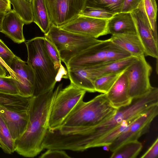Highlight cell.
Wrapping results in <instances>:
<instances>
[{
	"label": "cell",
	"instance_id": "obj_14",
	"mask_svg": "<svg viewBox=\"0 0 158 158\" xmlns=\"http://www.w3.org/2000/svg\"><path fill=\"white\" fill-rule=\"evenodd\" d=\"M0 114L15 141L26 130L29 120L28 111H19L0 106Z\"/></svg>",
	"mask_w": 158,
	"mask_h": 158
},
{
	"label": "cell",
	"instance_id": "obj_26",
	"mask_svg": "<svg viewBox=\"0 0 158 158\" xmlns=\"http://www.w3.org/2000/svg\"><path fill=\"white\" fill-rule=\"evenodd\" d=\"M142 3L153 31L155 40L158 44L156 24L157 9L156 0H142Z\"/></svg>",
	"mask_w": 158,
	"mask_h": 158
},
{
	"label": "cell",
	"instance_id": "obj_12",
	"mask_svg": "<svg viewBox=\"0 0 158 158\" xmlns=\"http://www.w3.org/2000/svg\"><path fill=\"white\" fill-rule=\"evenodd\" d=\"M108 20L79 15L59 27L68 31L97 39L109 34Z\"/></svg>",
	"mask_w": 158,
	"mask_h": 158
},
{
	"label": "cell",
	"instance_id": "obj_19",
	"mask_svg": "<svg viewBox=\"0 0 158 158\" xmlns=\"http://www.w3.org/2000/svg\"><path fill=\"white\" fill-rule=\"evenodd\" d=\"M137 58L136 57L131 56L102 65L89 67L94 81L96 77L102 75L124 70Z\"/></svg>",
	"mask_w": 158,
	"mask_h": 158
},
{
	"label": "cell",
	"instance_id": "obj_39",
	"mask_svg": "<svg viewBox=\"0 0 158 158\" xmlns=\"http://www.w3.org/2000/svg\"><path fill=\"white\" fill-rule=\"evenodd\" d=\"M2 0L4 1V2H5L7 3H10L9 0Z\"/></svg>",
	"mask_w": 158,
	"mask_h": 158
},
{
	"label": "cell",
	"instance_id": "obj_16",
	"mask_svg": "<svg viewBox=\"0 0 158 158\" xmlns=\"http://www.w3.org/2000/svg\"><path fill=\"white\" fill-rule=\"evenodd\" d=\"M25 24L18 14L13 9L7 12L2 23L1 32L5 34L15 43L24 42L23 27Z\"/></svg>",
	"mask_w": 158,
	"mask_h": 158
},
{
	"label": "cell",
	"instance_id": "obj_22",
	"mask_svg": "<svg viewBox=\"0 0 158 158\" xmlns=\"http://www.w3.org/2000/svg\"><path fill=\"white\" fill-rule=\"evenodd\" d=\"M142 148V143L138 140L127 142L113 152L111 158H135Z\"/></svg>",
	"mask_w": 158,
	"mask_h": 158
},
{
	"label": "cell",
	"instance_id": "obj_17",
	"mask_svg": "<svg viewBox=\"0 0 158 158\" xmlns=\"http://www.w3.org/2000/svg\"><path fill=\"white\" fill-rule=\"evenodd\" d=\"M109 34H137L135 24L130 13L120 12L115 14L108 20Z\"/></svg>",
	"mask_w": 158,
	"mask_h": 158
},
{
	"label": "cell",
	"instance_id": "obj_40",
	"mask_svg": "<svg viewBox=\"0 0 158 158\" xmlns=\"http://www.w3.org/2000/svg\"><path fill=\"white\" fill-rule=\"evenodd\" d=\"M25 0L27 2H31H31H32V0Z\"/></svg>",
	"mask_w": 158,
	"mask_h": 158
},
{
	"label": "cell",
	"instance_id": "obj_31",
	"mask_svg": "<svg viewBox=\"0 0 158 158\" xmlns=\"http://www.w3.org/2000/svg\"><path fill=\"white\" fill-rule=\"evenodd\" d=\"M114 14L105 10L91 7H85L79 15L96 19L109 20ZM78 15V16H79Z\"/></svg>",
	"mask_w": 158,
	"mask_h": 158
},
{
	"label": "cell",
	"instance_id": "obj_20",
	"mask_svg": "<svg viewBox=\"0 0 158 158\" xmlns=\"http://www.w3.org/2000/svg\"><path fill=\"white\" fill-rule=\"evenodd\" d=\"M33 21L41 31L47 34L50 28L51 23L45 0H32Z\"/></svg>",
	"mask_w": 158,
	"mask_h": 158
},
{
	"label": "cell",
	"instance_id": "obj_29",
	"mask_svg": "<svg viewBox=\"0 0 158 158\" xmlns=\"http://www.w3.org/2000/svg\"><path fill=\"white\" fill-rule=\"evenodd\" d=\"M15 55L9 48L0 39V63L4 67L11 76L16 80L14 72L9 67Z\"/></svg>",
	"mask_w": 158,
	"mask_h": 158
},
{
	"label": "cell",
	"instance_id": "obj_28",
	"mask_svg": "<svg viewBox=\"0 0 158 158\" xmlns=\"http://www.w3.org/2000/svg\"><path fill=\"white\" fill-rule=\"evenodd\" d=\"M136 118L131 120L124 122L119 126L102 136L96 142L94 145V148L108 146L125 130Z\"/></svg>",
	"mask_w": 158,
	"mask_h": 158
},
{
	"label": "cell",
	"instance_id": "obj_34",
	"mask_svg": "<svg viewBox=\"0 0 158 158\" xmlns=\"http://www.w3.org/2000/svg\"><path fill=\"white\" fill-rule=\"evenodd\" d=\"M142 0H123L122 12L131 13L139 7Z\"/></svg>",
	"mask_w": 158,
	"mask_h": 158
},
{
	"label": "cell",
	"instance_id": "obj_5",
	"mask_svg": "<svg viewBox=\"0 0 158 158\" xmlns=\"http://www.w3.org/2000/svg\"><path fill=\"white\" fill-rule=\"evenodd\" d=\"M131 56L109 39L103 40L74 56L66 66L68 69L98 66Z\"/></svg>",
	"mask_w": 158,
	"mask_h": 158
},
{
	"label": "cell",
	"instance_id": "obj_11",
	"mask_svg": "<svg viewBox=\"0 0 158 158\" xmlns=\"http://www.w3.org/2000/svg\"><path fill=\"white\" fill-rule=\"evenodd\" d=\"M131 13L135 24L137 34L144 49L145 56L158 59V44L155 40L142 2L138 8Z\"/></svg>",
	"mask_w": 158,
	"mask_h": 158
},
{
	"label": "cell",
	"instance_id": "obj_4",
	"mask_svg": "<svg viewBox=\"0 0 158 158\" xmlns=\"http://www.w3.org/2000/svg\"><path fill=\"white\" fill-rule=\"evenodd\" d=\"M28 54L27 63L32 70L35 85L33 96L54 89L58 72L45 49L44 36L34 38L25 42Z\"/></svg>",
	"mask_w": 158,
	"mask_h": 158
},
{
	"label": "cell",
	"instance_id": "obj_3",
	"mask_svg": "<svg viewBox=\"0 0 158 158\" xmlns=\"http://www.w3.org/2000/svg\"><path fill=\"white\" fill-rule=\"evenodd\" d=\"M113 107L106 94L98 95L87 102H79L57 130L63 134L77 132L93 127L113 116Z\"/></svg>",
	"mask_w": 158,
	"mask_h": 158
},
{
	"label": "cell",
	"instance_id": "obj_33",
	"mask_svg": "<svg viewBox=\"0 0 158 158\" xmlns=\"http://www.w3.org/2000/svg\"><path fill=\"white\" fill-rule=\"evenodd\" d=\"M40 156V158H70L66 152L62 150L48 149Z\"/></svg>",
	"mask_w": 158,
	"mask_h": 158
},
{
	"label": "cell",
	"instance_id": "obj_24",
	"mask_svg": "<svg viewBox=\"0 0 158 158\" xmlns=\"http://www.w3.org/2000/svg\"><path fill=\"white\" fill-rule=\"evenodd\" d=\"M13 9L24 22L28 24L33 21L32 4L25 0H9Z\"/></svg>",
	"mask_w": 158,
	"mask_h": 158
},
{
	"label": "cell",
	"instance_id": "obj_18",
	"mask_svg": "<svg viewBox=\"0 0 158 158\" xmlns=\"http://www.w3.org/2000/svg\"><path fill=\"white\" fill-rule=\"evenodd\" d=\"M110 40L137 58L144 55V50L137 34H122L112 35ZM145 56V55H144Z\"/></svg>",
	"mask_w": 158,
	"mask_h": 158
},
{
	"label": "cell",
	"instance_id": "obj_1",
	"mask_svg": "<svg viewBox=\"0 0 158 158\" xmlns=\"http://www.w3.org/2000/svg\"><path fill=\"white\" fill-rule=\"evenodd\" d=\"M156 104H158V89L152 87L146 94L133 99L130 105L117 109L113 116L104 122L72 133L71 141L73 148L77 151L94 148L95 143L102 136L124 122L136 118Z\"/></svg>",
	"mask_w": 158,
	"mask_h": 158
},
{
	"label": "cell",
	"instance_id": "obj_41",
	"mask_svg": "<svg viewBox=\"0 0 158 158\" xmlns=\"http://www.w3.org/2000/svg\"><path fill=\"white\" fill-rule=\"evenodd\" d=\"M0 148H2V143L0 139Z\"/></svg>",
	"mask_w": 158,
	"mask_h": 158
},
{
	"label": "cell",
	"instance_id": "obj_27",
	"mask_svg": "<svg viewBox=\"0 0 158 158\" xmlns=\"http://www.w3.org/2000/svg\"><path fill=\"white\" fill-rule=\"evenodd\" d=\"M0 139L3 151L6 153L11 154L15 151V141L3 118L0 114Z\"/></svg>",
	"mask_w": 158,
	"mask_h": 158
},
{
	"label": "cell",
	"instance_id": "obj_30",
	"mask_svg": "<svg viewBox=\"0 0 158 158\" xmlns=\"http://www.w3.org/2000/svg\"><path fill=\"white\" fill-rule=\"evenodd\" d=\"M44 44L46 51L53 62L56 69L58 72L62 65L59 52L54 44L45 36H44Z\"/></svg>",
	"mask_w": 158,
	"mask_h": 158
},
{
	"label": "cell",
	"instance_id": "obj_9",
	"mask_svg": "<svg viewBox=\"0 0 158 158\" xmlns=\"http://www.w3.org/2000/svg\"><path fill=\"white\" fill-rule=\"evenodd\" d=\"M87 0H45L52 24L60 27L77 17Z\"/></svg>",
	"mask_w": 158,
	"mask_h": 158
},
{
	"label": "cell",
	"instance_id": "obj_37",
	"mask_svg": "<svg viewBox=\"0 0 158 158\" xmlns=\"http://www.w3.org/2000/svg\"><path fill=\"white\" fill-rule=\"evenodd\" d=\"M7 13L5 11L0 10V32H1L2 31V21Z\"/></svg>",
	"mask_w": 158,
	"mask_h": 158
},
{
	"label": "cell",
	"instance_id": "obj_15",
	"mask_svg": "<svg viewBox=\"0 0 158 158\" xmlns=\"http://www.w3.org/2000/svg\"><path fill=\"white\" fill-rule=\"evenodd\" d=\"M125 71L106 93L111 105L116 109L130 105L132 100L129 95L128 79Z\"/></svg>",
	"mask_w": 158,
	"mask_h": 158
},
{
	"label": "cell",
	"instance_id": "obj_21",
	"mask_svg": "<svg viewBox=\"0 0 158 158\" xmlns=\"http://www.w3.org/2000/svg\"><path fill=\"white\" fill-rule=\"evenodd\" d=\"M31 97L0 92V106L15 110L27 111Z\"/></svg>",
	"mask_w": 158,
	"mask_h": 158
},
{
	"label": "cell",
	"instance_id": "obj_7",
	"mask_svg": "<svg viewBox=\"0 0 158 158\" xmlns=\"http://www.w3.org/2000/svg\"><path fill=\"white\" fill-rule=\"evenodd\" d=\"M60 84L54 90L48 119V129H57L78 103L83 100L86 91L72 83L62 89Z\"/></svg>",
	"mask_w": 158,
	"mask_h": 158
},
{
	"label": "cell",
	"instance_id": "obj_32",
	"mask_svg": "<svg viewBox=\"0 0 158 158\" xmlns=\"http://www.w3.org/2000/svg\"><path fill=\"white\" fill-rule=\"evenodd\" d=\"M15 79L11 76H0V92L13 95H19Z\"/></svg>",
	"mask_w": 158,
	"mask_h": 158
},
{
	"label": "cell",
	"instance_id": "obj_13",
	"mask_svg": "<svg viewBox=\"0 0 158 158\" xmlns=\"http://www.w3.org/2000/svg\"><path fill=\"white\" fill-rule=\"evenodd\" d=\"M9 67L16 76L15 81L19 95L27 98L32 97L35 88V77L27 62L15 56Z\"/></svg>",
	"mask_w": 158,
	"mask_h": 158
},
{
	"label": "cell",
	"instance_id": "obj_25",
	"mask_svg": "<svg viewBox=\"0 0 158 158\" xmlns=\"http://www.w3.org/2000/svg\"><path fill=\"white\" fill-rule=\"evenodd\" d=\"M123 0H87L85 7L105 10L114 14L120 13Z\"/></svg>",
	"mask_w": 158,
	"mask_h": 158
},
{
	"label": "cell",
	"instance_id": "obj_8",
	"mask_svg": "<svg viewBox=\"0 0 158 158\" xmlns=\"http://www.w3.org/2000/svg\"><path fill=\"white\" fill-rule=\"evenodd\" d=\"M152 70L144 55L137 58L126 68L125 72L128 79L129 95L131 99L140 97L150 91L152 86L150 77Z\"/></svg>",
	"mask_w": 158,
	"mask_h": 158
},
{
	"label": "cell",
	"instance_id": "obj_2",
	"mask_svg": "<svg viewBox=\"0 0 158 158\" xmlns=\"http://www.w3.org/2000/svg\"><path fill=\"white\" fill-rule=\"evenodd\" d=\"M53 90L31 98L26 130L15 140V152L20 155L33 158L44 149L43 143L48 129L49 115L55 94Z\"/></svg>",
	"mask_w": 158,
	"mask_h": 158
},
{
	"label": "cell",
	"instance_id": "obj_38",
	"mask_svg": "<svg viewBox=\"0 0 158 158\" xmlns=\"http://www.w3.org/2000/svg\"><path fill=\"white\" fill-rule=\"evenodd\" d=\"M6 70L4 67L0 63V76H6Z\"/></svg>",
	"mask_w": 158,
	"mask_h": 158
},
{
	"label": "cell",
	"instance_id": "obj_23",
	"mask_svg": "<svg viewBox=\"0 0 158 158\" xmlns=\"http://www.w3.org/2000/svg\"><path fill=\"white\" fill-rule=\"evenodd\" d=\"M125 70L119 72L104 74L96 77L93 82L96 92L102 94L107 93Z\"/></svg>",
	"mask_w": 158,
	"mask_h": 158
},
{
	"label": "cell",
	"instance_id": "obj_6",
	"mask_svg": "<svg viewBox=\"0 0 158 158\" xmlns=\"http://www.w3.org/2000/svg\"><path fill=\"white\" fill-rule=\"evenodd\" d=\"M44 35L54 44L65 65L72 57L103 40L68 31L52 24Z\"/></svg>",
	"mask_w": 158,
	"mask_h": 158
},
{
	"label": "cell",
	"instance_id": "obj_10",
	"mask_svg": "<svg viewBox=\"0 0 158 158\" xmlns=\"http://www.w3.org/2000/svg\"><path fill=\"white\" fill-rule=\"evenodd\" d=\"M158 114V104H156L139 115L108 146L110 150L113 152L127 142L138 140L148 132L151 123Z\"/></svg>",
	"mask_w": 158,
	"mask_h": 158
},
{
	"label": "cell",
	"instance_id": "obj_35",
	"mask_svg": "<svg viewBox=\"0 0 158 158\" xmlns=\"http://www.w3.org/2000/svg\"><path fill=\"white\" fill-rule=\"evenodd\" d=\"M158 138H157L148 150L141 157V158H157Z\"/></svg>",
	"mask_w": 158,
	"mask_h": 158
},
{
	"label": "cell",
	"instance_id": "obj_36",
	"mask_svg": "<svg viewBox=\"0 0 158 158\" xmlns=\"http://www.w3.org/2000/svg\"><path fill=\"white\" fill-rule=\"evenodd\" d=\"M11 4L7 3L2 0H0V10L7 12L11 10Z\"/></svg>",
	"mask_w": 158,
	"mask_h": 158
}]
</instances>
